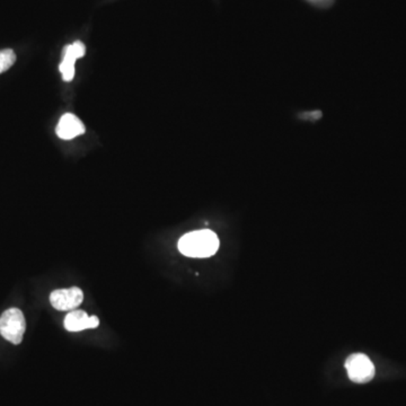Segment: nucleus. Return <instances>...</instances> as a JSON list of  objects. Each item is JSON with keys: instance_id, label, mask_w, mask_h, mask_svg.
<instances>
[{"instance_id": "obj_2", "label": "nucleus", "mask_w": 406, "mask_h": 406, "mask_svg": "<svg viewBox=\"0 0 406 406\" xmlns=\"http://www.w3.org/2000/svg\"><path fill=\"white\" fill-rule=\"evenodd\" d=\"M27 330V321L21 310L10 308L3 312L0 317V334L13 345L22 342Z\"/></svg>"}, {"instance_id": "obj_5", "label": "nucleus", "mask_w": 406, "mask_h": 406, "mask_svg": "<svg viewBox=\"0 0 406 406\" xmlns=\"http://www.w3.org/2000/svg\"><path fill=\"white\" fill-rule=\"evenodd\" d=\"M100 319L96 316H88L84 310H73L64 319V328L68 332H80L88 328H96Z\"/></svg>"}, {"instance_id": "obj_3", "label": "nucleus", "mask_w": 406, "mask_h": 406, "mask_svg": "<svg viewBox=\"0 0 406 406\" xmlns=\"http://www.w3.org/2000/svg\"><path fill=\"white\" fill-rule=\"evenodd\" d=\"M345 368L354 383H368L375 376L374 363L363 354H351L345 361Z\"/></svg>"}, {"instance_id": "obj_1", "label": "nucleus", "mask_w": 406, "mask_h": 406, "mask_svg": "<svg viewBox=\"0 0 406 406\" xmlns=\"http://www.w3.org/2000/svg\"><path fill=\"white\" fill-rule=\"evenodd\" d=\"M219 249V238L209 229L187 233L178 240V249L182 254L189 257L212 256Z\"/></svg>"}, {"instance_id": "obj_7", "label": "nucleus", "mask_w": 406, "mask_h": 406, "mask_svg": "<svg viewBox=\"0 0 406 406\" xmlns=\"http://www.w3.org/2000/svg\"><path fill=\"white\" fill-rule=\"evenodd\" d=\"M86 47L82 42L77 41L75 43L69 44L64 49V58L76 62L78 59L85 56Z\"/></svg>"}, {"instance_id": "obj_8", "label": "nucleus", "mask_w": 406, "mask_h": 406, "mask_svg": "<svg viewBox=\"0 0 406 406\" xmlns=\"http://www.w3.org/2000/svg\"><path fill=\"white\" fill-rule=\"evenodd\" d=\"M16 61V55L12 49L0 51V73H5Z\"/></svg>"}, {"instance_id": "obj_9", "label": "nucleus", "mask_w": 406, "mask_h": 406, "mask_svg": "<svg viewBox=\"0 0 406 406\" xmlns=\"http://www.w3.org/2000/svg\"><path fill=\"white\" fill-rule=\"evenodd\" d=\"M75 64H76L75 61H71V60H68V59H62L61 64L59 66V69H60V73H61L62 77H64L66 82H71L73 77H75Z\"/></svg>"}, {"instance_id": "obj_4", "label": "nucleus", "mask_w": 406, "mask_h": 406, "mask_svg": "<svg viewBox=\"0 0 406 406\" xmlns=\"http://www.w3.org/2000/svg\"><path fill=\"white\" fill-rule=\"evenodd\" d=\"M84 300V293L80 288L73 287L69 289H58L51 292L50 303L53 308L61 312L76 310Z\"/></svg>"}, {"instance_id": "obj_6", "label": "nucleus", "mask_w": 406, "mask_h": 406, "mask_svg": "<svg viewBox=\"0 0 406 406\" xmlns=\"http://www.w3.org/2000/svg\"><path fill=\"white\" fill-rule=\"evenodd\" d=\"M56 132L59 138H61L64 140H71L78 136L84 135L85 126L76 115L67 113L62 115L61 119L59 120Z\"/></svg>"}]
</instances>
